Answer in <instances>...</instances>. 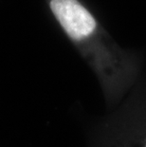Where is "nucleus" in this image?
Returning a JSON list of instances; mask_svg holds the SVG:
<instances>
[{
	"label": "nucleus",
	"mask_w": 146,
	"mask_h": 147,
	"mask_svg": "<svg viewBox=\"0 0 146 147\" xmlns=\"http://www.w3.org/2000/svg\"><path fill=\"white\" fill-rule=\"evenodd\" d=\"M145 147H146V146H145Z\"/></svg>",
	"instance_id": "2"
},
{
	"label": "nucleus",
	"mask_w": 146,
	"mask_h": 147,
	"mask_svg": "<svg viewBox=\"0 0 146 147\" xmlns=\"http://www.w3.org/2000/svg\"><path fill=\"white\" fill-rule=\"evenodd\" d=\"M50 10L68 36L82 40L96 29V21L77 0H50Z\"/></svg>",
	"instance_id": "1"
}]
</instances>
